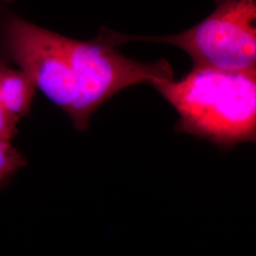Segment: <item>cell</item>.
<instances>
[{"label": "cell", "mask_w": 256, "mask_h": 256, "mask_svg": "<svg viewBox=\"0 0 256 256\" xmlns=\"http://www.w3.org/2000/svg\"><path fill=\"white\" fill-rule=\"evenodd\" d=\"M178 113V133L228 150L256 138V70L226 72L192 66L174 81L150 84Z\"/></svg>", "instance_id": "1"}, {"label": "cell", "mask_w": 256, "mask_h": 256, "mask_svg": "<svg viewBox=\"0 0 256 256\" xmlns=\"http://www.w3.org/2000/svg\"><path fill=\"white\" fill-rule=\"evenodd\" d=\"M100 32L114 46L131 41L178 46L191 57L192 66L226 72L256 70V0H218L208 18L174 36H130L108 28Z\"/></svg>", "instance_id": "2"}, {"label": "cell", "mask_w": 256, "mask_h": 256, "mask_svg": "<svg viewBox=\"0 0 256 256\" xmlns=\"http://www.w3.org/2000/svg\"><path fill=\"white\" fill-rule=\"evenodd\" d=\"M64 42L75 84L68 117L78 131L86 130L92 114L128 86L174 79L167 61L149 64L129 59L99 36L88 41L64 36Z\"/></svg>", "instance_id": "3"}, {"label": "cell", "mask_w": 256, "mask_h": 256, "mask_svg": "<svg viewBox=\"0 0 256 256\" xmlns=\"http://www.w3.org/2000/svg\"><path fill=\"white\" fill-rule=\"evenodd\" d=\"M10 58L48 100L70 114L75 84L64 48V36L12 16L2 30Z\"/></svg>", "instance_id": "4"}, {"label": "cell", "mask_w": 256, "mask_h": 256, "mask_svg": "<svg viewBox=\"0 0 256 256\" xmlns=\"http://www.w3.org/2000/svg\"><path fill=\"white\" fill-rule=\"evenodd\" d=\"M36 90L27 74L0 63V104L16 122L28 114Z\"/></svg>", "instance_id": "5"}, {"label": "cell", "mask_w": 256, "mask_h": 256, "mask_svg": "<svg viewBox=\"0 0 256 256\" xmlns=\"http://www.w3.org/2000/svg\"><path fill=\"white\" fill-rule=\"evenodd\" d=\"M27 164V160L10 142L0 140V182Z\"/></svg>", "instance_id": "6"}, {"label": "cell", "mask_w": 256, "mask_h": 256, "mask_svg": "<svg viewBox=\"0 0 256 256\" xmlns=\"http://www.w3.org/2000/svg\"><path fill=\"white\" fill-rule=\"evenodd\" d=\"M18 122L10 117L0 104V140L10 142L18 132Z\"/></svg>", "instance_id": "7"}]
</instances>
